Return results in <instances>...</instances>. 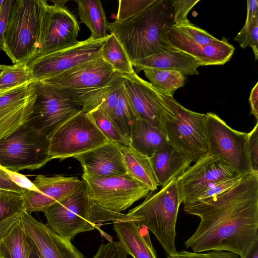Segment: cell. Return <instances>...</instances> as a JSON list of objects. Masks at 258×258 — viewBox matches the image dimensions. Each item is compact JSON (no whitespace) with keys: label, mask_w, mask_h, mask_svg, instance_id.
Masks as SVG:
<instances>
[{"label":"cell","mask_w":258,"mask_h":258,"mask_svg":"<svg viewBox=\"0 0 258 258\" xmlns=\"http://www.w3.org/2000/svg\"><path fill=\"white\" fill-rule=\"evenodd\" d=\"M87 113L109 142L129 146L113 122L103 112L95 109Z\"/></svg>","instance_id":"33"},{"label":"cell","mask_w":258,"mask_h":258,"mask_svg":"<svg viewBox=\"0 0 258 258\" xmlns=\"http://www.w3.org/2000/svg\"><path fill=\"white\" fill-rule=\"evenodd\" d=\"M167 142L163 130L146 120L137 119L132 130L129 146L150 158Z\"/></svg>","instance_id":"25"},{"label":"cell","mask_w":258,"mask_h":258,"mask_svg":"<svg viewBox=\"0 0 258 258\" xmlns=\"http://www.w3.org/2000/svg\"><path fill=\"white\" fill-rule=\"evenodd\" d=\"M200 218L185 242L195 252L223 250L243 257L258 236V174L243 176L228 190L204 201L183 204Z\"/></svg>","instance_id":"1"},{"label":"cell","mask_w":258,"mask_h":258,"mask_svg":"<svg viewBox=\"0 0 258 258\" xmlns=\"http://www.w3.org/2000/svg\"><path fill=\"white\" fill-rule=\"evenodd\" d=\"M148 195L127 215L135 218L150 230L167 254L177 251L175 226L179 207L181 204L176 184L172 179L157 192Z\"/></svg>","instance_id":"3"},{"label":"cell","mask_w":258,"mask_h":258,"mask_svg":"<svg viewBox=\"0 0 258 258\" xmlns=\"http://www.w3.org/2000/svg\"><path fill=\"white\" fill-rule=\"evenodd\" d=\"M136 74L147 69L179 72L184 75H198L197 69L202 66L191 55L175 49L157 53L132 62Z\"/></svg>","instance_id":"23"},{"label":"cell","mask_w":258,"mask_h":258,"mask_svg":"<svg viewBox=\"0 0 258 258\" xmlns=\"http://www.w3.org/2000/svg\"><path fill=\"white\" fill-rule=\"evenodd\" d=\"M33 243L19 222L0 241L1 258H30Z\"/></svg>","instance_id":"28"},{"label":"cell","mask_w":258,"mask_h":258,"mask_svg":"<svg viewBox=\"0 0 258 258\" xmlns=\"http://www.w3.org/2000/svg\"><path fill=\"white\" fill-rule=\"evenodd\" d=\"M73 158L78 160L83 173L97 176L127 174L119 145L107 142Z\"/></svg>","instance_id":"21"},{"label":"cell","mask_w":258,"mask_h":258,"mask_svg":"<svg viewBox=\"0 0 258 258\" xmlns=\"http://www.w3.org/2000/svg\"><path fill=\"white\" fill-rule=\"evenodd\" d=\"M119 75L100 55L42 81L70 95L81 107Z\"/></svg>","instance_id":"7"},{"label":"cell","mask_w":258,"mask_h":258,"mask_svg":"<svg viewBox=\"0 0 258 258\" xmlns=\"http://www.w3.org/2000/svg\"><path fill=\"white\" fill-rule=\"evenodd\" d=\"M113 229L128 254L133 258H157L148 228L141 222L119 220L113 222Z\"/></svg>","instance_id":"22"},{"label":"cell","mask_w":258,"mask_h":258,"mask_svg":"<svg viewBox=\"0 0 258 258\" xmlns=\"http://www.w3.org/2000/svg\"><path fill=\"white\" fill-rule=\"evenodd\" d=\"M119 147L128 174L147 185L151 191L156 190L159 185L150 158L129 146L119 145Z\"/></svg>","instance_id":"26"},{"label":"cell","mask_w":258,"mask_h":258,"mask_svg":"<svg viewBox=\"0 0 258 258\" xmlns=\"http://www.w3.org/2000/svg\"><path fill=\"white\" fill-rule=\"evenodd\" d=\"M49 140L27 123L0 140V166L18 172L40 168L50 160Z\"/></svg>","instance_id":"8"},{"label":"cell","mask_w":258,"mask_h":258,"mask_svg":"<svg viewBox=\"0 0 258 258\" xmlns=\"http://www.w3.org/2000/svg\"><path fill=\"white\" fill-rule=\"evenodd\" d=\"M175 25L190 39L199 44L207 45L217 42L219 40L206 31L195 26L190 22L181 25Z\"/></svg>","instance_id":"38"},{"label":"cell","mask_w":258,"mask_h":258,"mask_svg":"<svg viewBox=\"0 0 258 258\" xmlns=\"http://www.w3.org/2000/svg\"><path fill=\"white\" fill-rule=\"evenodd\" d=\"M242 258H258V236L254 240L247 252Z\"/></svg>","instance_id":"49"},{"label":"cell","mask_w":258,"mask_h":258,"mask_svg":"<svg viewBox=\"0 0 258 258\" xmlns=\"http://www.w3.org/2000/svg\"><path fill=\"white\" fill-rule=\"evenodd\" d=\"M36 98L33 82L0 93V140L28 122Z\"/></svg>","instance_id":"18"},{"label":"cell","mask_w":258,"mask_h":258,"mask_svg":"<svg viewBox=\"0 0 258 258\" xmlns=\"http://www.w3.org/2000/svg\"><path fill=\"white\" fill-rule=\"evenodd\" d=\"M155 0H119L115 21L122 22L145 11Z\"/></svg>","instance_id":"36"},{"label":"cell","mask_w":258,"mask_h":258,"mask_svg":"<svg viewBox=\"0 0 258 258\" xmlns=\"http://www.w3.org/2000/svg\"><path fill=\"white\" fill-rule=\"evenodd\" d=\"M79 30L76 17L67 8L45 1L36 51L31 60L78 44Z\"/></svg>","instance_id":"13"},{"label":"cell","mask_w":258,"mask_h":258,"mask_svg":"<svg viewBox=\"0 0 258 258\" xmlns=\"http://www.w3.org/2000/svg\"><path fill=\"white\" fill-rule=\"evenodd\" d=\"M49 140L50 159L60 160L73 158L109 142L82 110L60 126Z\"/></svg>","instance_id":"11"},{"label":"cell","mask_w":258,"mask_h":258,"mask_svg":"<svg viewBox=\"0 0 258 258\" xmlns=\"http://www.w3.org/2000/svg\"><path fill=\"white\" fill-rule=\"evenodd\" d=\"M205 125L208 153L223 160L243 176L253 173L247 150L248 133L232 128L212 112L206 114Z\"/></svg>","instance_id":"12"},{"label":"cell","mask_w":258,"mask_h":258,"mask_svg":"<svg viewBox=\"0 0 258 258\" xmlns=\"http://www.w3.org/2000/svg\"><path fill=\"white\" fill-rule=\"evenodd\" d=\"M106 38L88 39L68 48L36 57L27 63L35 81L50 78L100 56Z\"/></svg>","instance_id":"15"},{"label":"cell","mask_w":258,"mask_h":258,"mask_svg":"<svg viewBox=\"0 0 258 258\" xmlns=\"http://www.w3.org/2000/svg\"><path fill=\"white\" fill-rule=\"evenodd\" d=\"M91 201L112 212L121 213L151 191L145 184L128 174L97 176L83 174Z\"/></svg>","instance_id":"10"},{"label":"cell","mask_w":258,"mask_h":258,"mask_svg":"<svg viewBox=\"0 0 258 258\" xmlns=\"http://www.w3.org/2000/svg\"><path fill=\"white\" fill-rule=\"evenodd\" d=\"M250 105V114H252L258 119V83L257 82L252 89L249 98Z\"/></svg>","instance_id":"47"},{"label":"cell","mask_w":258,"mask_h":258,"mask_svg":"<svg viewBox=\"0 0 258 258\" xmlns=\"http://www.w3.org/2000/svg\"><path fill=\"white\" fill-rule=\"evenodd\" d=\"M32 182L37 190H27L22 194L23 211L31 215L34 212H43L69 196L81 184L82 180L74 176L38 175Z\"/></svg>","instance_id":"19"},{"label":"cell","mask_w":258,"mask_h":258,"mask_svg":"<svg viewBox=\"0 0 258 258\" xmlns=\"http://www.w3.org/2000/svg\"><path fill=\"white\" fill-rule=\"evenodd\" d=\"M46 225L58 235L70 241L78 234L98 229L104 222L99 206L90 199L87 186L81 184L71 194L43 212Z\"/></svg>","instance_id":"5"},{"label":"cell","mask_w":258,"mask_h":258,"mask_svg":"<svg viewBox=\"0 0 258 258\" xmlns=\"http://www.w3.org/2000/svg\"><path fill=\"white\" fill-rule=\"evenodd\" d=\"M199 2V0H173L172 6L173 10V24L181 25L189 22L187 16L189 11Z\"/></svg>","instance_id":"39"},{"label":"cell","mask_w":258,"mask_h":258,"mask_svg":"<svg viewBox=\"0 0 258 258\" xmlns=\"http://www.w3.org/2000/svg\"><path fill=\"white\" fill-rule=\"evenodd\" d=\"M36 94L32 112L27 123L49 140L55 131L82 110L73 98L42 81H35Z\"/></svg>","instance_id":"9"},{"label":"cell","mask_w":258,"mask_h":258,"mask_svg":"<svg viewBox=\"0 0 258 258\" xmlns=\"http://www.w3.org/2000/svg\"><path fill=\"white\" fill-rule=\"evenodd\" d=\"M1 258V257H0Z\"/></svg>","instance_id":"53"},{"label":"cell","mask_w":258,"mask_h":258,"mask_svg":"<svg viewBox=\"0 0 258 258\" xmlns=\"http://www.w3.org/2000/svg\"><path fill=\"white\" fill-rule=\"evenodd\" d=\"M137 119L122 82L119 89L112 122L129 146L132 130Z\"/></svg>","instance_id":"30"},{"label":"cell","mask_w":258,"mask_h":258,"mask_svg":"<svg viewBox=\"0 0 258 258\" xmlns=\"http://www.w3.org/2000/svg\"><path fill=\"white\" fill-rule=\"evenodd\" d=\"M150 160L158 185L162 186L177 178L191 163L168 142L158 150Z\"/></svg>","instance_id":"24"},{"label":"cell","mask_w":258,"mask_h":258,"mask_svg":"<svg viewBox=\"0 0 258 258\" xmlns=\"http://www.w3.org/2000/svg\"><path fill=\"white\" fill-rule=\"evenodd\" d=\"M176 178L181 203L195 202L213 183L240 175L219 158L207 153Z\"/></svg>","instance_id":"14"},{"label":"cell","mask_w":258,"mask_h":258,"mask_svg":"<svg viewBox=\"0 0 258 258\" xmlns=\"http://www.w3.org/2000/svg\"><path fill=\"white\" fill-rule=\"evenodd\" d=\"M238 42L241 48L250 46L255 59H258V17L250 21H245L243 27L234 39Z\"/></svg>","instance_id":"35"},{"label":"cell","mask_w":258,"mask_h":258,"mask_svg":"<svg viewBox=\"0 0 258 258\" xmlns=\"http://www.w3.org/2000/svg\"><path fill=\"white\" fill-rule=\"evenodd\" d=\"M23 211L22 194L0 189V222Z\"/></svg>","instance_id":"34"},{"label":"cell","mask_w":258,"mask_h":258,"mask_svg":"<svg viewBox=\"0 0 258 258\" xmlns=\"http://www.w3.org/2000/svg\"><path fill=\"white\" fill-rule=\"evenodd\" d=\"M7 172L11 180L20 187L28 190H37L33 182L25 175L8 170H7Z\"/></svg>","instance_id":"45"},{"label":"cell","mask_w":258,"mask_h":258,"mask_svg":"<svg viewBox=\"0 0 258 258\" xmlns=\"http://www.w3.org/2000/svg\"><path fill=\"white\" fill-rule=\"evenodd\" d=\"M7 66L6 65L0 64V75L3 73Z\"/></svg>","instance_id":"51"},{"label":"cell","mask_w":258,"mask_h":258,"mask_svg":"<svg viewBox=\"0 0 258 258\" xmlns=\"http://www.w3.org/2000/svg\"><path fill=\"white\" fill-rule=\"evenodd\" d=\"M14 1L4 0L0 14V50H2L4 37L8 25L12 7Z\"/></svg>","instance_id":"43"},{"label":"cell","mask_w":258,"mask_h":258,"mask_svg":"<svg viewBox=\"0 0 258 258\" xmlns=\"http://www.w3.org/2000/svg\"><path fill=\"white\" fill-rule=\"evenodd\" d=\"M20 222L41 258H84L71 241L56 234L31 214L23 211Z\"/></svg>","instance_id":"20"},{"label":"cell","mask_w":258,"mask_h":258,"mask_svg":"<svg viewBox=\"0 0 258 258\" xmlns=\"http://www.w3.org/2000/svg\"><path fill=\"white\" fill-rule=\"evenodd\" d=\"M166 258H240L236 254L225 251L211 250L207 252H195L186 250L176 251Z\"/></svg>","instance_id":"40"},{"label":"cell","mask_w":258,"mask_h":258,"mask_svg":"<svg viewBox=\"0 0 258 258\" xmlns=\"http://www.w3.org/2000/svg\"><path fill=\"white\" fill-rule=\"evenodd\" d=\"M30 258H41L38 251L33 245V250Z\"/></svg>","instance_id":"50"},{"label":"cell","mask_w":258,"mask_h":258,"mask_svg":"<svg viewBox=\"0 0 258 258\" xmlns=\"http://www.w3.org/2000/svg\"><path fill=\"white\" fill-rule=\"evenodd\" d=\"M160 94L170 109L161 121L167 142L191 162H197L208 153L206 114L190 110L173 97Z\"/></svg>","instance_id":"6"},{"label":"cell","mask_w":258,"mask_h":258,"mask_svg":"<svg viewBox=\"0 0 258 258\" xmlns=\"http://www.w3.org/2000/svg\"><path fill=\"white\" fill-rule=\"evenodd\" d=\"M34 81L32 74L27 63L8 66L0 75V93Z\"/></svg>","instance_id":"32"},{"label":"cell","mask_w":258,"mask_h":258,"mask_svg":"<svg viewBox=\"0 0 258 258\" xmlns=\"http://www.w3.org/2000/svg\"><path fill=\"white\" fill-rule=\"evenodd\" d=\"M4 1V0H0V14H1V10H2V6H3Z\"/></svg>","instance_id":"52"},{"label":"cell","mask_w":258,"mask_h":258,"mask_svg":"<svg viewBox=\"0 0 258 258\" xmlns=\"http://www.w3.org/2000/svg\"><path fill=\"white\" fill-rule=\"evenodd\" d=\"M256 17H258L257 1H247V16L245 21H250Z\"/></svg>","instance_id":"48"},{"label":"cell","mask_w":258,"mask_h":258,"mask_svg":"<svg viewBox=\"0 0 258 258\" xmlns=\"http://www.w3.org/2000/svg\"><path fill=\"white\" fill-rule=\"evenodd\" d=\"M100 55L117 74L129 75L135 72L124 49L113 34H108Z\"/></svg>","instance_id":"29"},{"label":"cell","mask_w":258,"mask_h":258,"mask_svg":"<svg viewBox=\"0 0 258 258\" xmlns=\"http://www.w3.org/2000/svg\"><path fill=\"white\" fill-rule=\"evenodd\" d=\"M128 253L119 241L102 244L92 258H127Z\"/></svg>","instance_id":"41"},{"label":"cell","mask_w":258,"mask_h":258,"mask_svg":"<svg viewBox=\"0 0 258 258\" xmlns=\"http://www.w3.org/2000/svg\"><path fill=\"white\" fill-rule=\"evenodd\" d=\"M242 177L243 176L239 175L213 183L202 192L195 202L206 200L228 190L236 185Z\"/></svg>","instance_id":"37"},{"label":"cell","mask_w":258,"mask_h":258,"mask_svg":"<svg viewBox=\"0 0 258 258\" xmlns=\"http://www.w3.org/2000/svg\"><path fill=\"white\" fill-rule=\"evenodd\" d=\"M20 214H15L0 222V241L20 221Z\"/></svg>","instance_id":"46"},{"label":"cell","mask_w":258,"mask_h":258,"mask_svg":"<svg viewBox=\"0 0 258 258\" xmlns=\"http://www.w3.org/2000/svg\"><path fill=\"white\" fill-rule=\"evenodd\" d=\"M143 71L152 87L165 96L173 97L175 91L185 84V76L179 72L154 69Z\"/></svg>","instance_id":"31"},{"label":"cell","mask_w":258,"mask_h":258,"mask_svg":"<svg viewBox=\"0 0 258 258\" xmlns=\"http://www.w3.org/2000/svg\"><path fill=\"white\" fill-rule=\"evenodd\" d=\"M44 2L17 0L13 3L2 50L14 64L27 63L36 53Z\"/></svg>","instance_id":"4"},{"label":"cell","mask_w":258,"mask_h":258,"mask_svg":"<svg viewBox=\"0 0 258 258\" xmlns=\"http://www.w3.org/2000/svg\"><path fill=\"white\" fill-rule=\"evenodd\" d=\"M120 75L137 118L146 120L163 131L161 121L170 109L161 94L135 72Z\"/></svg>","instance_id":"17"},{"label":"cell","mask_w":258,"mask_h":258,"mask_svg":"<svg viewBox=\"0 0 258 258\" xmlns=\"http://www.w3.org/2000/svg\"><path fill=\"white\" fill-rule=\"evenodd\" d=\"M172 1L155 0L145 11L122 22L108 23L132 62L173 49L161 39L164 27L173 24Z\"/></svg>","instance_id":"2"},{"label":"cell","mask_w":258,"mask_h":258,"mask_svg":"<svg viewBox=\"0 0 258 258\" xmlns=\"http://www.w3.org/2000/svg\"><path fill=\"white\" fill-rule=\"evenodd\" d=\"M247 150L253 173L258 174V122L248 133Z\"/></svg>","instance_id":"42"},{"label":"cell","mask_w":258,"mask_h":258,"mask_svg":"<svg viewBox=\"0 0 258 258\" xmlns=\"http://www.w3.org/2000/svg\"><path fill=\"white\" fill-rule=\"evenodd\" d=\"M161 37L172 48L191 55L202 66L223 65L230 60L235 50L234 46L225 37L215 43L199 44L173 24L162 29Z\"/></svg>","instance_id":"16"},{"label":"cell","mask_w":258,"mask_h":258,"mask_svg":"<svg viewBox=\"0 0 258 258\" xmlns=\"http://www.w3.org/2000/svg\"><path fill=\"white\" fill-rule=\"evenodd\" d=\"M0 189L23 194L27 190L20 187L10 179L7 170L0 166Z\"/></svg>","instance_id":"44"},{"label":"cell","mask_w":258,"mask_h":258,"mask_svg":"<svg viewBox=\"0 0 258 258\" xmlns=\"http://www.w3.org/2000/svg\"><path fill=\"white\" fill-rule=\"evenodd\" d=\"M78 14L81 22L85 24L90 30V37L94 40L104 39L107 37L108 23L99 0L76 1Z\"/></svg>","instance_id":"27"}]
</instances>
